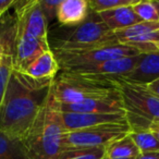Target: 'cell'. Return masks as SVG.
Masks as SVG:
<instances>
[{
	"instance_id": "obj_12",
	"label": "cell",
	"mask_w": 159,
	"mask_h": 159,
	"mask_svg": "<svg viewBox=\"0 0 159 159\" xmlns=\"http://www.w3.org/2000/svg\"><path fill=\"white\" fill-rule=\"evenodd\" d=\"M61 105L62 112L80 113H125L120 91L102 98L85 100L77 104Z\"/></svg>"
},
{
	"instance_id": "obj_16",
	"label": "cell",
	"mask_w": 159,
	"mask_h": 159,
	"mask_svg": "<svg viewBox=\"0 0 159 159\" xmlns=\"http://www.w3.org/2000/svg\"><path fill=\"white\" fill-rule=\"evenodd\" d=\"M133 6L120 7L117 8V9L100 12V13H98V16L102 20V22L111 31L116 33L118 31L129 29V27L142 22L139 16L135 14L134 10L132 8Z\"/></svg>"
},
{
	"instance_id": "obj_31",
	"label": "cell",
	"mask_w": 159,
	"mask_h": 159,
	"mask_svg": "<svg viewBox=\"0 0 159 159\" xmlns=\"http://www.w3.org/2000/svg\"><path fill=\"white\" fill-rule=\"evenodd\" d=\"M152 132L155 133V135H156V136H157V139H159V128H158V129H156V130H154V131H152Z\"/></svg>"
},
{
	"instance_id": "obj_5",
	"label": "cell",
	"mask_w": 159,
	"mask_h": 159,
	"mask_svg": "<svg viewBox=\"0 0 159 159\" xmlns=\"http://www.w3.org/2000/svg\"><path fill=\"white\" fill-rule=\"evenodd\" d=\"M119 43L112 32L99 18L98 13L89 11L87 19L55 47L60 50H86Z\"/></svg>"
},
{
	"instance_id": "obj_15",
	"label": "cell",
	"mask_w": 159,
	"mask_h": 159,
	"mask_svg": "<svg viewBox=\"0 0 159 159\" xmlns=\"http://www.w3.org/2000/svg\"><path fill=\"white\" fill-rule=\"evenodd\" d=\"M86 0H62L57 10V21L64 26H79L89 14Z\"/></svg>"
},
{
	"instance_id": "obj_6",
	"label": "cell",
	"mask_w": 159,
	"mask_h": 159,
	"mask_svg": "<svg viewBox=\"0 0 159 159\" xmlns=\"http://www.w3.org/2000/svg\"><path fill=\"white\" fill-rule=\"evenodd\" d=\"M51 50L59 63L60 70H66L73 66L100 63L126 57H134L141 53H145L137 47L121 43L86 50H60L56 48H51Z\"/></svg>"
},
{
	"instance_id": "obj_26",
	"label": "cell",
	"mask_w": 159,
	"mask_h": 159,
	"mask_svg": "<svg viewBox=\"0 0 159 159\" xmlns=\"http://www.w3.org/2000/svg\"><path fill=\"white\" fill-rule=\"evenodd\" d=\"M16 0H0V16H2L11 7H13Z\"/></svg>"
},
{
	"instance_id": "obj_19",
	"label": "cell",
	"mask_w": 159,
	"mask_h": 159,
	"mask_svg": "<svg viewBox=\"0 0 159 159\" xmlns=\"http://www.w3.org/2000/svg\"><path fill=\"white\" fill-rule=\"evenodd\" d=\"M0 159H29L21 141L0 132Z\"/></svg>"
},
{
	"instance_id": "obj_23",
	"label": "cell",
	"mask_w": 159,
	"mask_h": 159,
	"mask_svg": "<svg viewBox=\"0 0 159 159\" xmlns=\"http://www.w3.org/2000/svg\"><path fill=\"white\" fill-rule=\"evenodd\" d=\"M132 8L142 22H158L159 21V14L154 3V0H145V1L137 0Z\"/></svg>"
},
{
	"instance_id": "obj_10",
	"label": "cell",
	"mask_w": 159,
	"mask_h": 159,
	"mask_svg": "<svg viewBox=\"0 0 159 159\" xmlns=\"http://www.w3.org/2000/svg\"><path fill=\"white\" fill-rule=\"evenodd\" d=\"M115 34L119 43L135 46L145 53L159 50V21L137 23Z\"/></svg>"
},
{
	"instance_id": "obj_7",
	"label": "cell",
	"mask_w": 159,
	"mask_h": 159,
	"mask_svg": "<svg viewBox=\"0 0 159 159\" xmlns=\"http://www.w3.org/2000/svg\"><path fill=\"white\" fill-rule=\"evenodd\" d=\"M128 122L108 123L83 130L66 132L63 135V148H106L111 143L129 135Z\"/></svg>"
},
{
	"instance_id": "obj_29",
	"label": "cell",
	"mask_w": 159,
	"mask_h": 159,
	"mask_svg": "<svg viewBox=\"0 0 159 159\" xmlns=\"http://www.w3.org/2000/svg\"><path fill=\"white\" fill-rule=\"evenodd\" d=\"M8 47L6 46L5 44H3L1 40H0V63H1V60H2V57H3V53H5L6 49H7Z\"/></svg>"
},
{
	"instance_id": "obj_1",
	"label": "cell",
	"mask_w": 159,
	"mask_h": 159,
	"mask_svg": "<svg viewBox=\"0 0 159 159\" xmlns=\"http://www.w3.org/2000/svg\"><path fill=\"white\" fill-rule=\"evenodd\" d=\"M52 81L35 80L13 70L0 107V132L23 142L47 102Z\"/></svg>"
},
{
	"instance_id": "obj_22",
	"label": "cell",
	"mask_w": 159,
	"mask_h": 159,
	"mask_svg": "<svg viewBox=\"0 0 159 159\" xmlns=\"http://www.w3.org/2000/svg\"><path fill=\"white\" fill-rule=\"evenodd\" d=\"M105 148H66L57 159H102Z\"/></svg>"
},
{
	"instance_id": "obj_32",
	"label": "cell",
	"mask_w": 159,
	"mask_h": 159,
	"mask_svg": "<svg viewBox=\"0 0 159 159\" xmlns=\"http://www.w3.org/2000/svg\"><path fill=\"white\" fill-rule=\"evenodd\" d=\"M102 159H110V158H108V157H106V156H104V157H102Z\"/></svg>"
},
{
	"instance_id": "obj_11",
	"label": "cell",
	"mask_w": 159,
	"mask_h": 159,
	"mask_svg": "<svg viewBox=\"0 0 159 159\" xmlns=\"http://www.w3.org/2000/svg\"><path fill=\"white\" fill-rule=\"evenodd\" d=\"M48 50H51L48 40L37 39L25 34H14V70L24 73L40 55Z\"/></svg>"
},
{
	"instance_id": "obj_28",
	"label": "cell",
	"mask_w": 159,
	"mask_h": 159,
	"mask_svg": "<svg viewBox=\"0 0 159 159\" xmlns=\"http://www.w3.org/2000/svg\"><path fill=\"white\" fill-rule=\"evenodd\" d=\"M137 159H159V152H147V154H141Z\"/></svg>"
},
{
	"instance_id": "obj_18",
	"label": "cell",
	"mask_w": 159,
	"mask_h": 159,
	"mask_svg": "<svg viewBox=\"0 0 159 159\" xmlns=\"http://www.w3.org/2000/svg\"><path fill=\"white\" fill-rule=\"evenodd\" d=\"M141 152L130 134L111 143L105 148V156L110 159H137Z\"/></svg>"
},
{
	"instance_id": "obj_33",
	"label": "cell",
	"mask_w": 159,
	"mask_h": 159,
	"mask_svg": "<svg viewBox=\"0 0 159 159\" xmlns=\"http://www.w3.org/2000/svg\"><path fill=\"white\" fill-rule=\"evenodd\" d=\"M0 19H1V16H0Z\"/></svg>"
},
{
	"instance_id": "obj_20",
	"label": "cell",
	"mask_w": 159,
	"mask_h": 159,
	"mask_svg": "<svg viewBox=\"0 0 159 159\" xmlns=\"http://www.w3.org/2000/svg\"><path fill=\"white\" fill-rule=\"evenodd\" d=\"M130 136L139 149L141 154L159 152V139L152 131L130 132Z\"/></svg>"
},
{
	"instance_id": "obj_9",
	"label": "cell",
	"mask_w": 159,
	"mask_h": 159,
	"mask_svg": "<svg viewBox=\"0 0 159 159\" xmlns=\"http://www.w3.org/2000/svg\"><path fill=\"white\" fill-rule=\"evenodd\" d=\"M142 56L143 53L134 56V57L121 58V59L110 60V61L100 62V63L73 66V68H69L66 70H61V72L73 73V74L83 75V76L91 77V79L115 82V80L120 79L130 73L137 66Z\"/></svg>"
},
{
	"instance_id": "obj_14",
	"label": "cell",
	"mask_w": 159,
	"mask_h": 159,
	"mask_svg": "<svg viewBox=\"0 0 159 159\" xmlns=\"http://www.w3.org/2000/svg\"><path fill=\"white\" fill-rule=\"evenodd\" d=\"M159 79V50L143 53L137 66L130 73L117 80L139 86H148ZM116 81V80H115Z\"/></svg>"
},
{
	"instance_id": "obj_4",
	"label": "cell",
	"mask_w": 159,
	"mask_h": 159,
	"mask_svg": "<svg viewBox=\"0 0 159 159\" xmlns=\"http://www.w3.org/2000/svg\"><path fill=\"white\" fill-rule=\"evenodd\" d=\"M118 91L119 89L116 82L91 79L68 72H60L51 84V93L62 105L107 97Z\"/></svg>"
},
{
	"instance_id": "obj_13",
	"label": "cell",
	"mask_w": 159,
	"mask_h": 159,
	"mask_svg": "<svg viewBox=\"0 0 159 159\" xmlns=\"http://www.w3.org/2000/svg\"><path fill=\"white\" fill-rule=\"evenodd\" d=\"M63 125L66 132L83 130L108 123L125 122V113H80L62 112Z\"/></svg>"
},
{
	"instance_id": "obj_30",
	"label": "cell",
	"mask_w": 159,
	"mask_h": 159,
	"mask_svg": "<svg viewBox=\"0 0 159 159\" xmlns=\"http://www.w3.org/2000/svg\"><path fill=\"white\" fill-rule=\"evenodd\" d=\"M154 3L157 8V11H158V14H159V0H154Z\"/></svg>"
},
{
	"instance_id": "obj_21",
	"label": "cell",
	"mask_w": 159,
	"mask_h": 159,
	"mask_svg": "<svg viewBox=\"0 0 159 159\" xmlns=\"http://www.w3.org/2000/svg\"><path fill=\"white\" fill-rule=\"evenodd\" d=\"M13 70V52L7 48L0 63V107L2 105L8 83Z\"/></svg>"
},
{
	"instance_id": "obj_3",
	"label": "cell",
	"mask_w": 159,
	"mask_h": 159,
	"mask_svg": "<svg viewBox=\"0 0 159 159\" xmlns=\"http://www.w3.org/2000/svg\"><path fill=\"white\" fill-rule=\"evenodd\" d=\"M122 96L125 118L131 132L154 131L159 128V98L146 86L116 80Z\"/></svg>"
},
{
	"instance_id": "obj_24",
	"label": "cell",
	"mask_w": 159,
	"mask_h": 159,
	"mask_svg": "<svg viewBox=\"0 0 159 159\" xmlns=\"http://www.w3.org/2000/svg\"><path fill=\"white\" fill-rule=\"evenodd\" d=\"M137 0H89V9L96 13L108 11V10L117 9L120 7L133 6Z\"/></svg>"
},
{
	"instance_id": "obj_8",
	"label": "cell",
	"mask_w": 159,
	"mask_h": 159,
	"mask_svg": "<svg viewBox=\"0 0 159 159\" xmlns=\"http://www.w3.org/2000/svg\"><path fill=\"white\" fill-rule=\"evenodd\" d=\"M14 34H25L37 39L48 40V21L39 0L16 1Z\"/></svg>"
},
{
	"instance_id": "obj_25",
	"label": "cell",
	"mask_w": 159,
	"mask_h": 159,
	"mask_svg": "<svg viewBox=\"0 0 159 159\" xmlns=\"http://www.w3.org/2000/svg\"><path fill=\"white\" fill-rule=\"evenodd\" d=\"M61 1L62 0H39L40 7L48 22L57 19V10Z\"/></svg>"
},
{
	"instance_id": "obj_27",
	"label": "cell",
	"mask_w": 159,
	"mask_h": 159,
	"mask_svg": "<svg viewBox=\"0 0 159 159\" xmlns=\"http://www.w3.org/2000/svg\"><path fill=\"white\" fill-rule=\"evenodd\" d=\"M146 87H147V89H149V91L152 92L155 96H157V97L159 98V79L156 80L155 82H152V84H149Z\"/></svg>"
},
{
	"instance_id": "obj_2",
	"label": "cell",
	"mask_w": 159,
	"mask_h": 159,
	"mask_svg": "<svg viewBox=\"0 0 159 159\" xmlns=\"http://www.w3.org/2000/svg\"><path fill=\"white\" fill-rule=\"evenodd\" d=\"M64 133L61 105L50 89L46 104L22 142L29 159H57L64 150L62 145Z\"/></svg>"
},
{
	"instance_id": "obj_17",
	"label": "cell",
	"mask_w": 159,
	"mask_h": 159,
	"mask_svg": "<svg viewBox=\"0 0 159 159\" xmlns=\"http://www.w3.org/2000/svg\"><path fill=\"white\" fill-rule=\"evenodd\" d=\"M59 70V63H58L52 50H48L40 55L23 74L35 80L53 81Z\"/></svg>"
}]
</instances>
